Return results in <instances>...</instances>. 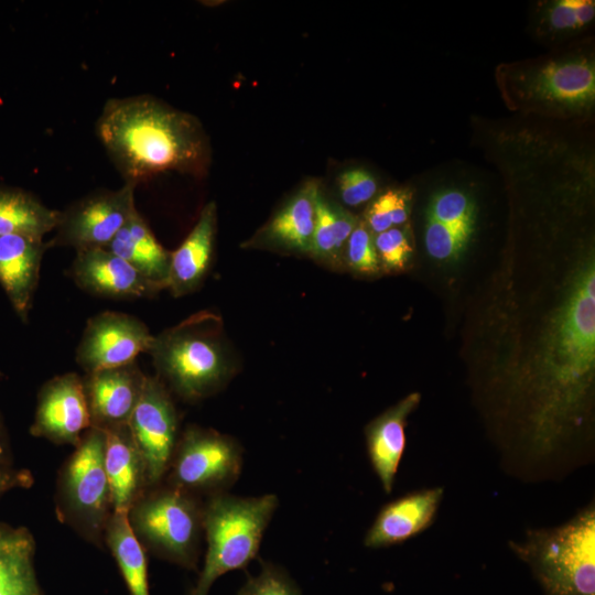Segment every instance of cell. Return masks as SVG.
<instances>
[{
	"label": "cell",
	"mask_w": 595,
	"mask_h": 595,
	"mask_svg": "<svg viewBox=\"0 0 595 595\" xmlns=\"http://www.w3.org/2000/svg\"><path fill=\"white\" fill-rule=\"evenodd\" d=\"M555 310L541 359L529 379V437L549 454L581 425L595 367V268L588 258L574 271Z\"/></svg>",
	"instance_id": "6da1fadb"
},
{
	"label": "cell",
	"mask_w": 595,
	"mask_h": 595,
	"mask_svg": "<svg viewBox=\"0 0 595 595\" xmlns=\"http://www.w3.org/2000/svg\"><path fill=\"white\" fill-rule=\"evenodd\" d=\"M96 134L125 182L136 185L165 171L199 176L209 163L201 122L149 95L107 100Z\"/></svg>",
	"instance_id": "7a4b0ae2"
},
{
	"label": "cell",
	"mask_w": 595,
	"mask_h": 595,
	"mask_svg": "<svg viewBox=\"0 0 595 595\" xmlns=\"http://www.w3.org/2000/svg\"><path fill=\"white\" fill-rule=\"evenodd\" d=\"M160 380L187 401L220 391L236 371V360L220 316L192 314L153 336L148 350Z\"/></svg>",
	"instance_id": "3957f363"
},
{
	"label": "cell",
	"mask_w": 595,
	"mask_h": 595,
	"mask_svg": "<svg viewBox=\"0 0 595 595\" xmlns=\"http://www.w3.org/2000/svg\"><path fill=\"white\" fill-rule=\"evenodd\" d=\"M279 499L274 494L238 497L227 493L209 496L203 508L207 551L191 595H208L223 574L245 569L259 552L264 531Z\"/></svg>",
	"instance_id": "277c9868"
},
{
	"label": "cell",
	"mask_w": 595,
	"mask_h": 595,
	"mask_svg": "<svg viewBox=\"0 0 595 595\" xmlns=\"http://www.w3.org/2000/svg\"><path fill=\"white\" fill-rule=\"evenodd\" d=\"M510 548L530 565L545 595H595L593 504L560 527L529 530Z\"/></svg>",
	"instance_id": "5b68a950"
},
{
	"label": "cell",
	"mask_w": 595,
	"mask_h": 595,
	"mask_svg": "<svg viewBox=\"0 0 595 595\" xmlns=\"http://www.w3.org/2000/svg\"><path fill=\"white\" fill-rule=\"evenodd\" d=\"M203 508L195 495L167 485L144 493L130 508L128 519L142 545L171 562L194 567Z\"/></svg>",
	"instance_id": "8992f818"
},
{
	"label": "cell",
	"mask_w": 595,
	"mask_h": 595,
	"mask_svg": "<svg viewBox=\"0 0 595 595\" xmlns=\"http://www.w3.org/2000/svg\"><path fill=\"white\" fill-rule=\"evenodd\" d=\"M105 443V431L89 428L64 465L58 482L60 518L96 543L105 537L112 513Z\"/></svg>",
	"instance_id": "52a82bcc"
},
{
	"label": "cell",
	"mask_w": 595,
	"mask_h": 595,
	"mask_svg": "<svg viewBox=\"0 0 595 595\" xmlns=\"http://www.w3.org/2000/svg\"><path fill=\"white\" fill-rule=\"evenodd\" d=\"M242 461L244 450L236 439L191 425L178 437L167 470L169 485L192 495L224 494L239 478Z\"/></svg>",
	"instance_id": "ba28073f"
},
{
	"label": "cell",
	"mask_w": 595,
	"mask_h": 595,
	"mask_svg": "<svg viewBox=\"0 0 595 595\" xmlns=\"http://www.w3.org/2000/svg\"><path fill=\"white\" fill-rule=\"evenodd\" d=\"M509 86L513 98L529 109L580 115L595 101V67L583 55L563 57L517 71Z\"/></svg>",
	"instance_id": "9c48e42d"
},
{
	"label": "cell",
	"mask_w": 595,
	"mask_h": 595,
	"mask_svg": "<svg viewBox=\"0 0 595 595\" xmlns=\"http://www.w3.org/2000/svg\"><path fill=\"white\" fill-rule=\"evenodd\" d=\"M136 184L125 182L118 190H98L60 210L51 247L77 251L105 248L137 209Z\"/></svg>",
	"instance_id": "30bf717a"
},
{
	"label": "cell",
	"mask_w": 595,
	"mask_h": 595,
	"mask_svg": "<svg viewBox=\"0 0 595 595\" xmlns=\"http://www.w3.org/2000/svg\"><path fill=\"white\" fill-rule=\"evenodd\" d=\"M128 428L141 454L148 485H158L170 468L178 441L177 411L159 377L147 376Z\"/></svg>",
	"instance_id": "8fae6325"
},
{
	"label": "cell",
	"mask_w": 595,
	"mask_h": 595,
	"mask_svg": "<svg viewBox=\"0 0 595 595\" xmlns=\"http://www.w3.org/2000/svg\"><path fill=\"white\" fill-rule=\"evenodd\" d=\"M153 335L138 317L116 311L91 316L76 348V363L86 372L119 367L148 353Z\"/></svg>",
	"instance_id": "7c38bea8"
},
{
	"label": "cell",
	"mask_w": 595,
	"mask_h": 595,
	"mask_svg": "<svg viewBox=\"0 0 595 595\" xmlns=\"http://www.w3.org/2000/svg\"><path fill=\"white\" fill-rule=\"evenodd\" d=\"M91 428L83 377L66 372L47 380L37 393L30 433L56 444L76 446Z\"/></svg>",
	"instance_id": "4fadbf2b"
},
{
	"label": "cell",
	"mask_w": 595,
	"mask_h": 595,
	"mask_svg": "<svg viewBox=\"0 0 595 595\" xmlns=\"http://www.w3.org/2000/svg\"><path fill=\"white\" fill-rule=\"evenodd\" d=\"M145 379L137 361L86 374L83 383L91 426L106 430L128 424Z\"/></svg>",
	"instance_id": "5bb4252c"
},
{
	"label": "cell",
	"mask_w": 595,
	"mask_h": 595,
	"mask_svg": "<svg viewBox=\"0 0 595 595\" xmlns=\"http://www.w3.org/2000/svg\"><path fill=\"white\" fill-rule=\"evenodd\" d=\"M71 275L82 290L107 299L154 296L161 289L105 248L77 251Z\"/></svg>",
	"instance_id": "9a60e30c"
},
{
	"label": "cell",
	"mask_w": 595,
	"mask_h": 595,
	"mask_svg": "<svg viewBox=\"0 0 595 595\" xmlns=\"http://www.w3.org/2000/svg\"><path fill=\"white\" fill-rule=\"evenodd\" d=\"M46 249L47 242L42 238L19 234L0 236V284L24 322L33 304Z\"/></svg>",
	"instance_id": "2e32d148"
},
{
	"label": "cell",
	"mask_w": 595,
	"mask_h": 595,
	"mask_svg": "<svg viewBox=\"0 0 595 595\" xmlns=\"http://www.w3.org/2000/svg\"><path fill=\"white\" fill-rule=\"evenodd\" d=\"M443 494L441 487L422 489L385 505L365 536V547H390L425 530L434 520Z\"/></svg>",
	"instance_id": "e0dca14e"
},
{
	"label": "cell",
	"mask_w": 595,
	"mask_h": 595,
	"mask_svg": "<svg viewBox=\"0 0 595 595\" xmlns=\"http://www.w3.org/2000/svg\"><path fill=\"white\" fill-rule=\"evenodd\" d=\"M421 396L410 393L370 421L365 429L370 464L383 490L390 494L405 447V424Z\"/></svg>",
	"instance_id": "ac0fdd59"
},
{
	"label": "cell",
	"mask_w": 595,
	"mask_h": 595,
	"mask_svg": "<svg viewBox=\"0 0 595 595\" xmlns=\"http://www.w3.org/2000/svg\"><path fill=\"white\" fill-rule=\"evenodd\" d=\"M105 469L113 512L128 513L149 487L141 454L128 424L104 430Z\"/></svg>",
	"instance_id": "d6986e66"
},
{
	"label": "cell",
	"mask_w": 595,
	"mask_h": 595,
	"mask_svg": "<svg viewBox=\"0 0 595 595\" xmlns=\"http://www.w3.org/2000/svg\"><path fill=\"white\" fill-rule=\"evenodd\" d=\"M217 207L209 202L180 247L171 252L167 289L173 296L197 290L204 281L214 255Z\"/></svg>",
	"instance_id": "ffe728a7"
},
{
	"label": "cell",
	"mask_w": 595,
	"mask_h": 595,
	"mask_svg": "<svg viewBox=\"0 0 595 595\" xmlns=\"http://www.w3.org/2000/svg\"><path fill=\"white\" fill-rule=\"evenodd\" d=\"M320 193L316 182L305 183L250 245L310 255Z\"/></svg>",
	"instance_id": "44dd1931"
},
{
	"label": "cell",
	"mask_w": 595,
	"mask_h": 595,
	"mask_svg": "<svg viewBox=\"0 0 595 595\" xmlns=\"http://www.w3.org/2000/svg\"><path fill=\"white\" fill-rule=\"evenodd\" d=\"M105 249L127 261L161 290L167 289L171 252L156 240L138 209Z\"/></svg>",
	"instance_id": "7402d4cb"
},
{
	"label": "cell",
	"mask_w": 595,
	"mask_h": 595,
	"mask_svg": "<svg viewBox=\"0 0 595 595\" xmlns=\"http://www.w3.org/2000/svg\"><path fill=\"white\" fill-rule=\"evenodd\" d=\"M34 554L29 529L0 522V595H42Z\"/></svg>",
	"instance_id": "603a6c76"
},
{
	"label": "cell",
	"mask_w": 595,
	"mask_h": 595,
	"mask_svg": "<svg viewBox=\"0 0 595 595\" xmlns=\"http://www.w3.org/2000/svg\"><path fill=\"white\" fill-rule=\"evenodd\" d=\"M60 210L47 207L33 193L0 185V236L26 235L42 238L57 225Z\"/></svg>",
	"instance_id": "cb8c5ba5"
},
{
	"label": "cell",
	"mask_w": 595,
	"mask_h": 595,
	"mask_svg": "<svg viewBox=\"0 0 595 595\" xmlns=\"http://www.w3.org/2000/svg\"><path fill=\"white\" fill-rule=\"evenodd\" d=\"M126 581L130 595H150L147 556L133 533L128 513H111L104 537Z\"/></svg>",
	"instance_id": "d4e9b609"
},
{
	"label": "cell",
	"mask_w": 595,
	"mask_h": 595,
	"mask_svg": "<svg viewBox=\"0 0 595 595\" xmlns=\"http://www.w3.org/2000/svg\"><path fill=\"white\" fill-rule=\"evenodd\" d=\"M358 224L340 207L333 206L320 193L310 255L315 261L336 267L344 255L346 242Z\"/></svg>",
	"instance_id": "484cf974"
},
{
	"label": "cell",
	"mask_w": 595,
	"mask_h": 595,
	"mask_svg": "<svg viewBox=\"0 0 595 595\" xmlns=\"http://www.w3.org/2000/svg\"><path fill=\"white\" fill-rule=\"evenodd\" d=\"M472 238L476 212L473 198L458 188L436 192L430 199L426 215Z\"/></svg>",
	"instance_id": "4316f807"
},
{
	"label": "cell",
	"mask_w": 595,
	"mask_h": 595,
	"mask_svg": "<svg viewBox=\"0 0 595 595\" xmlns=\"http://www.w3.org/2000/svg\"><path fill=\"white\" fill-rule=\"evenodd\" d=\"M594 17L593 0H556L547 3L541 14V23L551 33L564 34L583 29Z\"/></svg>",
	"instance_id": "83f0119b"
},
{
	"label": "cell",
	"mask_w": 595,
	"mask_h": 595,
	"mask_svg": "<svg viewBox=\"0 0 595 595\" xmlns=\"http://www.w3.org/2000/svg\"><path fill=\"white\" fill-rule=\"evenodd\" d=\"M470 237L435 220L425 217L424 242L430 257L437 261L456 260L465 250Z\"/></svg>",
	"instance_id": "f1b7e54d"
},
{
	"label": "cell",
	"mask_w": 595,
	"mask_h": 595,
	"mask_svg": "<svg viewBox=\"0 0 595 595\" xmlns=\"http://www.w3.org/2000/svg\"><path fill=\"white\" fill-rule=\"evenodd\" d=\"M238 595H301V591L282 566L262 562L260 572L248 576Z\"/></svg>",
	"instance_id": "f546056e"
},
{
	"label": "cell",
	"mask_w": 595,
	"mask_h": 595,
	"mask_svg": "<svg viewBox=\"0 0 595 595\" xmlns=\"http://www.w3.org/2000/svg\"><path fill=\"white\" fill-rule=\"evenodd\" d=\"M374 237L365 223L356 225L344 250V261L350 270L361 274H374L379 271L380 262Z\"/></svg>",
	"instance_id": "4dcf8cb0"
},
{
	"label": "cell",
	"mask_w": 595,
	"mask_h": 595,
	"mask_svg": "<svg viewBox=\"0 0 595 595\" xmlns=\"http://www.w3.org/2000/svg\"><path fill=\"white\" fill-rule=\"evenodd\" d=\"M380 264L392 271L402 270L412 253L408 235L399 227H391L374 237Z\"/></svg>",
	"instance_id": "1f68e13d"
},
{
	"label": "cell",
	"mask_w": 595,
	"mask_h": 595,
	"mask_svg": "<svg viewBox=\"0 0 595 595\" xmlns=\"http://www.w3.org/2000/svg\"><path fill=\"white\" fill-rule=\"evenodd\" d=\"M337 183L343 203L351 207L370 201L378 188L376 178L363 169H353L342 173Z\"/></svg>",
	"instance_id": "d6a6232c"
},
{
	"label": "cell",
	"mask_w": 595,
	"mask_h": 595,
	"mask_svg": "<svg viewBox=\"0 0 595 595\" xmlns=\"http://www.w3.org/2000/svg\"><path fill=\"white\" fill-rule=\"evenodd\" d=\"M397 191H388L380 195L367 209L365 224L369 230L378 235L392 226V208Z\"/></svg>",
	"instance_id": "836d02e7"
},
{
	"label": "cell",
	"mask_w": 595,
	"mask_h": 595,
	"mask_svg": "<svg viewBox=\"0 0 595 595\" xmlns=\"http://www.w3.org/2000/svg\"><path fill=\"white\" fill-rule=\"evenodd\" d=\"M32 484L31 472L13 466H0V497L15 488H29Z\"/></svg>",
	"instance_id": "e575fe53"
},
{
	"label": "cell",
	"mask_w": 595,
	"mask_h": 595,
	"mask_svg": "<svg viewBox=\"0 0 595 595\" xmlns=\"http://www.w3.org/2000/svg\"><path fill=\"white\" fill-rule=\"evenodd\" d=\"M410 196L404 191H397L392 208V226L403 225L409 217Z\"/></svg>",
	"instance_id": "d590c367"
},
{
	"label": "cell",
	"mask_w": 595,
	"mask_h": 595,
	"mask_svg": "<svg viewBox=\"0 0 595 595\" xmlns=\"http://www.w3.org/2000/svg\"><path fill=\"white\" fill-rule=\"evenodd\" d=\"M0 466H12V452L9 435L0 414Z\"/></svg>",
	"instance_id": "8d00e7d4"
}]
</instances>
